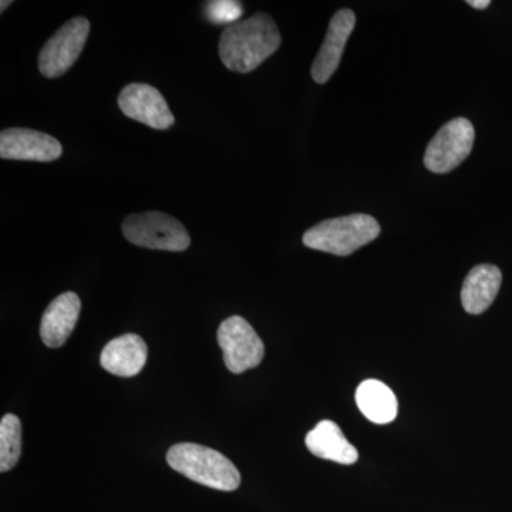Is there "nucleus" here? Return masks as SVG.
<instances>
[{
	"mask_svg": "<svg viewBox=\"0 0 512 512\" xmlns=\"http://www.w3.org/2000/svg\"><path fill=\"white\" fill-rule=\"evenodd\" d=\"M281 46V33L266 13L239 20L222 32L220 57L231 72L249 73L261 66Z\"/></svg>",
	"mask_w": 512,
	"mask_h": 512,
	"instance_id": "nucleus-1",
	"label": "nucleus"
},
{
	"mask_svg": "<svg viewBox=\"0 0 512 512\" xmlns=\"http://www.w3.org/2000/svg\"><path fill=\"white\" fill-rule=\"evenodd\" d=\"M167 463L177 473L214 490L235 491L241 484V474L229 458L200 444L181 443L171 447Z\"/></svg>",
	"mask_w": 512,
	"mask_h": 512,
	"instance_id": "nucleus-2",
	"label": "nucleus"
},
{
	"mask_svg": "<svg viewBox=\"0 0 512 512\" xmlns=\"http://www.w3.org/2000/svg\"><path fill=\"white\" fill-rule=\"evenodd\" d=\"M503 274L494 265H478L471 269L461 288V303L470 315H481L487 311L498 292H500Z\"/></svg>",
	"mask_w": 512,
	"mask_h": 512,
	"instance_id": "nucleus-13",
	"label": "nucleus"
},
{
	"mask_svg": "<svg viewBox=\"0 0 512 512\" xmlns=\"http://www.w3.org/2000/svg\"><path fill=\"white\" fill-rule=\"evenodd\" d=\"M119 107L124 116L138 123L154 128L168 130L174 126V116L163 94L156 87L144 83L127 84L119 94Z\"/></svg>",
	"mask_w": 512,
	"mask_h": 512,
	"instance_id": "nucleus-8",
	"label": "nucleus"
},
{
	"mask_svg": "<svg viewBox=\"0 0 512 512\" xmlns=\"http://www.w3.org/2000/svg\"><path fill=\"white\" fill-rule=\"evenodd\" d=\"M356 403L366 419L376 424L392 423L399 409L393 390L375 379L360 383L356 390Z\"/></svg>",
	"mask_w": 512,
	"mask_h": 512,
	"instance_id": "nucleus-15",
	"label": "nucleus"
},
{
	"mask_svg": "<svg viewBox=\"0 0 512 512\" xmlns=\"http://www.w3.org/2000/svg\"><path fill=\"white\" fill-rule=\"evenodd\" d=\"M82 311V302L74 292H64L50 302L42 322H40V338L47 348H60L72 335Z\"/></svg>",
	"mask_w": 512,
	"mask_h": 512,
	"instance_id": "nucleus-11",
	"label": "nucleus"
},
{
	"mask_svg": "<svg viewBox=\"0 0 512 512\" xmlns=\"http://www.w3.org/2000/svg\"><path fill=\"white\" fill-rule=\"evenodd\" d=\"M121 228L127 241L141 248L181 252L191 244L190 234L184 225L164 212L128 215Z\"/></svg>",
	"mask_w": 512,
	"mask_h": 512,
	"instance_id": "nucleus-4",
	"label": "nucleus"
},
{
	"mask_svg": "<svg viewBox=\"0 0 512 512\" xmlns=\"http://www.w3.org/2000/svg\"><path fill=\"white\" fill-rule=\"evenodd\" d=\"M467 3L474 9H487L491 5L490 0H468Z\"/></svg>",
	"mask_w": 512,
	"mask_h": 512,
	"instance_id": "nucleus-18",
	"label": "nucleus"
},
{
	"mask_svg": "<svg viewBox=\"0 0 512 512\" xmlns=\"http://www.w3.org/2000/svg\"><path fill=\"white\" fill-rule=\"evenodd\" d=\"M0 5H2V8H0V10H2L3 13L6 9H8L9 5H12V2H5V0H3V2L0 3Z\"/></svg>",
	"mask_w": 512,
	"mask_h": 512,
	"instance_id": "nucleus-19",
	"label": "nucleus"
},
{
	"mask_svg": "<svg viewBox=\"0 0 512 512\" xmlns=\"http://www.w3.org/2000/svg\"><path fill=\"white\" fill-rule=\"evenodd\" d=\"M476 131L470 120L458 117L437 131L427 146L424 165L434 174H446L457 168L471 154Z\"/></svg>",
	"mask_w": 512,
	"mask_h": 512,
	"instance_id": "nucleus-5",
	"label": "nucleus"
},
{
	"mask_svg": "<svg viewBox=\"0 0 512 512\" xmlns=\"http://www.w3.org/2000/svg\"><path fill=\"white\" fill-rule=\"evenodd\" d=\"M218 343L229 372L239 375L261 365L265 346L254 328L241 316H231L218 329Z\"/></svg>",
	"mask_w": 512,
	"mask_h": 512,
	"instance_id": "nucleus-7",
	"label": "nucleus"
},
{
	"mask_svg": "<svg viewBox=\"0 0 512 512\" xmlns=\"http://www.w3.org/2000/svg\"><path fill=\"white\" fill-rule=\"evenodd\" d=\"M147 355L148 349L143 338L134 333H127L104 346L100 363L111 375L133 377L146 366Z\"/></svg>",
	"mask_w": 512,
	"mask_h": 512,
	"instance_id": "nucleus-12",
	"label": "nucleus"
},
{
	"mask_svg": "<svg viewBox=\"0 0 512 512\" xmlns=\"http://www.w3.org/2000/svg\"><path fill=\"white\" fill-rule=\"evenodd\" d=\"M63 154L55 137L30 128H8L0 134V157L3 160L52 163Z\"/></svg>",
	"mask_w": 512,
	"mask_h": 512,
	"instance_id": "nucleus-9",
	"label": "nucleus"
},
{
	"mask_svg": "<svg viewBox=\"0 0 512 512\" xmlns=\"http://www.w3.org/2000/svg\"><path fill=\"white\" fill-rule=\"evenodd\" d=\"M244 9L239 2H232V0H218V2L207 3L205 8V15L211 22L217 25H234L241 18Z\"/></svg>",
	"mask_w": 512,
	"mask_h": 512,
	"instance_id": "nucleus-17",
	"label": "nucleus"
},
{
	"mask_svg": "<svg viewBox=\"0 0 512 512\" xmlns=\"http://www.w3.org/2000/svg\"><path fill=\"white\" fill-rule=\"evenodd\" d=\"M356 25V15L353 10L342 9L333 15L329 23L325 40L320 47L318 56L313 60L311 74L316 83L328 82L338 70L346 43Z\"/></svg>",
	"mask_w": 512,
	"mask_h": 512,
	"instance_id": "nucleus-10",
	"label": "nucleus"
},
{
	"mask_svg": "<svg viewBox=\"0 0 512 512\" xmlns=\"http://www.w3.org/2000/svg\"><path fill=\"white\" fill-rule=\"evenodd\" d=\"M22 451V424L15 414H6L0 421V471L12 470Z\"/></svg>",
	"mask_w": 512,
	"mask_h": 512,
	"instance_id": "nucleus-16",
	"label": "nucleus"
},
{
	"mask_svg": "<svg viewBox=\"0 0 512 512\" xmlns=\"http://www.w3.org/2000/svg\"><path fill=\"white\" fill-rule=\"evenodd\" d=\"M90 22L82 16L70 19L40 50L39 72L47 79L63 76L76 63L86 46Z\"/></svg>",
	"mask_w": 512,
	"mask_h": 512,
	"instance_id": "nucleus-6",
	"label": "nucleus"
},
{
	"mask_svg": "<svg viewBox=\"0 0 512 512\" xmlns=\"http://www.w3.org/2000/svg\"><path fill=\"white\" fill-rule=\"evenodd\" d=\"M305 443L313 456L343 464V466L355 464L359 458L356 447L349 443L335 421H320L315 429L309 431Z\"/></svg>",
	"mask_w": 512,
	"mask_h": 512,
	"instance_id": "nucleus-14",
	"label": "nucleus"
},
{
	"mask_svg": "<svg viewBox=\"0 0 512 512\" xmlns=\"http://www.w3.org/2000/svg\"><path fill=\"white\" fill-rule=\"evenodd\" d=\"M380 235V225L372 215L352 214L319 222L308 229L302 241L305 247L348 256L357 249L375 241Z\"/></svg>",
	"mask_w": 512,
	"mask_h": 512,
	"instance_id": "nucleus-3",
	"label": "nucleus"
}]
</instances>
